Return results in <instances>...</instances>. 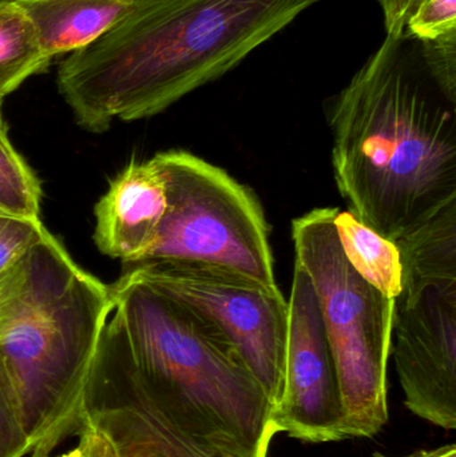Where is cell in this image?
Returning <instances> with one entry per match:
<instances>
[{
	"instance_id": "obj_1",
	"label": "cell",
	"mask_w": 456,
	"mask_h": 457,
	"mask_svg": "<svg viewBox=\"0 0 456 457\" xmlns=\"http://www.w3.org/2000/svg\"><path fill=\"white\" fill-rule=\"evenodd\" d=\"M321 0H136L61 62L56 85L90 133L145 120L219 79Z\"/></svg>"
},
{
	"instance_id": "obj_2",
	"label": "cell",
	"mask_w": 456,
	"mask_h": 457,
	"mask_svg": "<svg viewBox=\"0 0 456 457\" xmlns=\"http://www.w3.org/2000/svg\"><path fill=\"white\" fill-rule=\"evenodd\" d=\"M404 37H386L327 109L337 190L390 241L456 203V104Z\"/></svg>"
},
{
	"instance_id": "obj_3",
	"label": "cell",
	"mask_w": 456,
	"mask_h": 457,
	"mask_svg": "<svg viewBox=\"0 0 456 457\" xmlns=\"http://www.w3.org/2000/svg\"><path fill=\"white\" fill-rule=\"evenodd\" d=\"M129 359L184 426L241 457H268L272 403L240 354L187 309L123 274L110 285Z\"/></svg>"
},
{
	"instance_id": "obj_4",
	"label": "cell",
	"mask_w": 456,
	"mask_h": 457,
	"mask_svg": "<svg viewBox=\"0 0 456 457\" xmlns=\"http://www.w3.org/2000/svg\"><path fill=\"white\" fill-rule=\"evenodd\" d=\"M26 295L0 361L34 440L72 432L91 408L99 340L112 309L110 289L80 268L50 231L29 250Z\"/></svg>"
},
{
	"instance_id": "obj_5",
	"label": "cell",
	"mask_w": 456,
	"mask_h": 457,
	"mask_svg": "<svg viewBox=\"0 0 456 457\" xmlns=\"http://www.w3.org/2000/svg\"><path fill=\"white\" fill-rule=\"evenodd\" d=\"M337 208L292 222L296 261L310 277L334 354L347 439L372 437L388 420L387 367L395 298L367 282L345 257Z\"/></svg>"
},
{
	"instance_id": "obj_6",
	"label": "cell",
	"mask_w": 456,
	"mask_h": 457,
	"mask_svg": "<svg viewBox=\"0 0 456 457\" xmlns=\"http://www.w3.org/2000/svg\"><path fill=\"white\" fill-rule=\"evenodd\" d=\"M168 208L145 261L205 262L276 284L268 225L256 198L227 171L182 150L158 153Z\"/></svg>"
},
{
	"instance_id": "obj_7",
	"label": "cell",
	"mask_w": 456,
	"mask_h": 457,
	"mask_svg": "<svg viewBox=\"0 0 456 457\" xmlns=\"http://www.w3.org/2000/svg\"><path fill=\"white\" fill-rule=\"evenodd\" d=\"M123 274L178 303L219 333L240 354L273 410L278 408L289 317L288 301L278 287L232 269L189 261H144Z\"/></svg>"
},
{
	"instance_id": "obj_8",
	"label": "cell",
	"mask_w": 456,
	"mask_h": 457,
	"mask_svg": "<svg viewBox=\"0 0 456 457\" xmlns=\"http://www.w3.org/2000/svg\"><path fill=\"white\" fill-rule=\"evenodd\" d=\"M95 373L112 402L91 405L90 413L118 457H241L198 436L163 404L131 364L112 309L99 340Z\"/></svg>"
},
{
	"instance_id": "obj_9",
	"label": "cell",
	"mask_w": 456,
	"mask_h": 457,
	"mask_svg": "<svg viewBox=\"0 0 456 457\" xmlns=\"http://www.w3.org/2000/svg\"><path fill=\"white\" fill-rule=\"evenodd\" d=\"M288 311L283 396L273 413L276 429L307 443L347 439L336 367L318 295L297 261Z\"/></svg>"
},
{
	"instance_id": "obj_10",
	"label": "cell",
	"mask_w": 456,
	"mask_h": 457,
	"mask_svg": "<svg viewBox=\"0 0 456 457\" xmlns=\"http://www.w3.org/2000/svg\"><path fill=\"white\" fill-rule=\"evenodd\" d=\"M391 354L404 404L418 418L456 428V282L396 303Z\"/></svg>"
},
{
	"instance_id": "obj_11",
	"label": "cell",
	"mask_w": 456,
	"mask_h": 457,
	"mask_svg": "<svg viewBox=\"0 0 456 457\" xmlns=\"http://www.w3.org/2000/svg\"><path fill=\"white\" fill-rule=\"evenodd\" d=\"M168 208L162 171L154 158L129 163L94 209V242L102 254L144 262L157 241Z\"/></svg>"
},
{
	"instance_id": "obj_12",
	"label": "cell",
	"mask_w": 456,
	"mask_h": 457,
	"mask_svg": "<svg viewBox=\"0 0 456 457\" xmlns=\"http://www.w3.org/2000/svg\"><path fill=\"white\" fill-rule=\"evenodd\" d=\"M50 58L95 42L128 15L136 0H15Z\"/></svg>"
},
{
	"instance_id": "obj_13",
	"label": "cell",
	"mask_w": 456,
	"mask_h": 457,
	"mask_svg": "<svg viewBox=\"0 0 456 457\" xmlns=\"http://www.w3.org/2000/svg\"><path fill=\"white\" fill-rule=\"evenodd\" d=\"M394 242L402 261L396 303L412 300L427 287L456 282V203Z\"/></svg>"
},
{
	"instance_id": "obj_14",
	"label": "cell",
	"mask_w": 456,
	"mask_h": 457,
	"mask_svg": "<svg viewBox=\"0 0 456 457\" xmlns=\"http://www.w3.org/2000/svg\"><path fill=\"white\" fill-rule=\"evenodd\" d=\"M335 227L352 268L380 292L398 297L402 290V261L395 242L366 227L348 211L337 209Z\"/></svg>"
},
{
	"instance_id": "obj_15",
	"label": "cell",
	"mask_w": 456,
	"mask_h": 457,
	"mask_svg": "<svg viewBox=\"0 0 456 457\" xmlns=\"http://www.w3.org/2000/svg\"><path fill=\"white\" fill-rule=\"evenodd\" d=\"M53 58L40 46L34 24L15 0H0V99L29 77L47 71Z\"/></svg>"
},
{
	"instance_id": "obj_16",
	"label": "cell",
	"mask_w": 456,
	"mask_h": 457,
	"mask_svg": "<svg viewBox=\"0 0 456 457\" xmlns=\"http://www.w3.org/2000/svg\"><path fill=\"white\" fill-rule=\"evenodd\" d=\"M40 198L39 179L11 144L7 130H0V211L39 219Z\"/></svg>"
},
{
	"instance_id": "obj_17",
	"label": "cell",
	"mask_w": 456,
	"mask_h": 457,
	"mask_svg": "<svg viewBox=\"0 0 456 457\" xmlns=\"http://www.w3.org/2000/svg\"><path fill=\"white\" fill-rule=\"evenodd\" d=\"M47 231L40 219L0 211V273L21 260Z\"/></svg>"
},
{
	"instance_id": "obj_18",
	"label": "cell",
	"mask_w": 456,
	"mask_h": 457,
	"mask_svg": "<svg viewBox=\"0 0 456 457\" xmlns=\"http://www.w3.org/2000/svg\"><path fill=\"white\" fill-rule=\"evenodd\" d=\"M422 66L444 98L456 104V29L420 42Z\"/></svg>"
},
{
	"instance_id": "obj_19",
	"label": "cell",
	"mask_w": 456,
	"mask_h": 457,
	"mask_svg": "<svg viewBox=\"0 0 456 457\" xmlns=\"http://www.w3.org/2000/svg\"><path fill=\"white\" fill-rule=\"evenodd\" d=\"M34 440L16 405L0 361V457H27Z\"/></svg>"
},
{
	"instance_id": "obj_20",
	"label": "cell",
	"mask_w": 456,
	"mask_h": 457,
	"mask_svg": "<svg viewBox=\"0 0 456 457\" xmlns=\"http://www.w3.org/2000/svg\"><path fill=\"white\" fill-rule=\"evenodd\" d=\"M456 29V0H423L410 16L404 37L435 39Z\"/></svg>"
},
{
	"instance_id": "obj_21",
	"label": "cell",
	"mask_w": 456,
	"mask_h": 457,
	"mask_svg": "<svg viewBox=\"0 0 456 457\" xmlns=\"http://www.w3.org/2000/svg\"><path fill=\"white\" fill-rule=\"evenodd\" d=\"M90 410L78 428V442L70 450L54 455L56 445L42 442L35 445L29 457H118L109 437L91 416Z\"/></svg>"
},
{
	"instance_id": "obj_22",
	"label": "cell",
	"mask_w": 456,
	"mask_h": 457,
	"mask_svg": "<svg viewBox=\"0 0 456 457\" xmlns=\"http://www.w3.org/2000/svg\"><path fill=\"white\" fill-rule=\"evenodd\" d=\"M31 276L29 252L15 265L0 273V345L26 295Z\"/></svg>"
},
{
	"instance_id": "obj_23",
	"label": "cell",
	"mask_w": 456,
	"mask_h": 457,
	"mask_svg": "<svg viewBox=\"0 0 456 457\" xmlns=\"http://www.w3.org/2000/svg\"><path fill=\"white\" fill-rule=\"evenodd\" d=\"M423 0H379L387 37H404L407 21Z\"/></svg>"
},
{
	"instance_id": "obj_24",
	"label": "cell",
	"mask_w": 456,
	"mask_h": 457,
	"mask_svg": "<svg viewBox=\"0 0 456 457\" xmlns=\"http://www.w3.org/2000/svg\"><path fill=\"white\" fill-rule=\"evenodd\" d=\"M2 104H3V99H0V130H4L5 126H4V122H3Z\"/></svg>"
}]
</instances>
